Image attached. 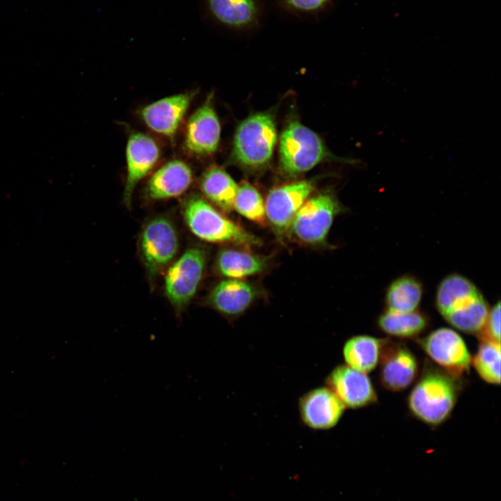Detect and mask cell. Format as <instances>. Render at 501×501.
Returning a JSON list of instances; mask_svg holds the SVG:
<instances>
[{
	"instance_id": "ba28073f",
	"label": "cell",
	"mask_w": 501,
	"mask_h": 501,
	"mask_svg": "<svg viewBox=\"0 0 501 501\" xmlns=\"http://www.w3.org/2000/svg\"><path fill=\"white\" fill-rule=\"evenodd\" d=\"M139 248L147 274L153 280L177 253L179 239L173 223L164 216L150 219L141 232Z\"/></svg>"
},
{
	"instance_id": "9c48e42d",
	"label": "cell",
	"mask_w": 501,
	"mask_h": 501,
	"mask_svg": "<svg viewBox=\"0 0 501 501\" xmlns=\"http://www.w3.org/2000/svg\"><path fill=\"white\" fill-rule=\"evenodd\" d=\"M427 355L454 378L467 373L472 358L462 337L454 330L438 328L419 342Z\"/></svg>"
},
{
	"instance_id": "7a4b0ae2",
	"label": "cell",
	"mask_w": 501,
	"mask_h": 501,
	"mask_svg": "<svg viewBox=\"0 0 501 501\" xmlns=\"http://www.w3.org/2000/svg\"><path fill=\"white\" fill-rule=\"evenodd\" d=\"M455 379L443 370L429 369L424 372L408 397L411 413L430 426L446 421L457 401L459 388Z\"/></svg>"
},
{
	"instance_id": "8fae6325",
	"label": "cell",
	"mask_w": 501,
	"mask_h": 501,
	"mask_svg": "<svg viewBox=\"0 0 501 501\" xmlns=\"http://www.w3.org/2000/svg\"><path fill=\"white\" fill-rule=\"evenodd\" d=\"M297 406L301 422L315 431L334 428L346 409L344 404L326 385L305 392L299 397Z\"/></svg>"
},
{
	"instance_id": "277c9868",
	"label": "cell",
	"mask_w": 501,
	"mask_h": 501,
	"mask_svg": "<svg viewBox=\"0 0 501 501\" xmlns=\"http://www.w3.org/2000/svg\"><path fill=\"white\" fill-rule=\"evenodd\" d=\"M276 139L275 122L270 113H259L250 116L237 129L233 157L245 167H262L271 159Z\"/></svg>"
},
{
	"instance_id": "30bf717a",
	"label": "cell",
	"mask_w": 501,
	"mask_h": 501,
	"mask_svg": "<svg viewBox=\"0 0 501 501\" xmlns=\"http://www.w3.org/2000/svg\"><path fill=\"white\" fill-rule=\"evenodd\" d=\"M315 188L312 180H299L272 189L264 201L267 221L276 235L283 239L305 201Z\"/></svg>"
},
{
	"instance_id": "4fadbf2b",
	"label": "cell",
	"mask_w": 501,
	"mask_h": 501,
	"mask_svg": "<svg viewBox=\"0 0 501 501\" xmlns=\"http://www.w3.org/2000/svg\"><path fill=\"white\" fill-rule=\"evenodd\" d=\"M212 94L188 120L184 145L186 150L197 156L214 153L218 145L221 125L212 105Z\"/></svg>"
},
{
	"instance_id": "7402d4cb",
	"label": "cell",
	"mask_w": 501,
	"mask_h": 501,
	"mask_svg": "<svg viewBox=\"0 0 501 501\" xmlns=\"http://www.w3.org/2000/svg\"><path fill=\"white\" fill-rule=\"evenodd\" d=\"M200 189L205 196L221 210L230 212L238 185L223 168L212 166L202 175Z\"/></svg>"
},
{
	"instance_id": "8992f818",
	"label": "cell",
	"mask_w": 501,
	"mask_h": 501,
	"mask_svg": "<svg viewBox=\"0 0 501 501\" xmlns=\"http://www.w3.org/2000/svg\"><path fill=\"white\" fill-rule=\"evenodd\" d=\"M327 152L321 138L299 122H292L280 140V164L283 173L294 177L310 170Z\"/></svg>"
},
{
	"instance_id": "cb8c5ba5",
	"label": "cell",
	"mask_w": 501,
	"mask_h": 501,
	"mask_svg": "<svg viewBox=\"0 0 501 501\" xmlns=\"http://www.w3.org/2000/svg\"><path fill=\"white\" fill-rule=\"evenodd\" d=\"M214 15L232 26H242L251 22L256 13L253 0H208Z\"/></svg>"
},
{
	"instance_id": "2e32d148",
	"label": "cell",
	"mask_w": 501,
	"mask_h": 501,
	"mask_svg": "<svg viewBox=\"0 0 501 501\" xmlns=\"http://www.w3.org/2000/svg\"><path fill=\"white\" fill-rule=\"evenodd\" d=\"M380 362L381 382L390 391L404 390L418 376L417 358L404 345L389 344L386 341Z\"/></svg>"
},
{
	"instance_id": "603a6c76",
	"label": "cell",
	"mask_w": 501,
	"mask_h": 501,
	"mask_svg": "<svg viewBox=\"0 0 501 501\" xmlns=\"http://www.w3.org/2000/svg\"><path fill=\"white\" fill-rule=\"evenodd\" d=\"M376 323L380 330L390 336L413 338L427 328L429 318L418 310L409 312L385 310L379 316Z\"/></svg>"
},
{
	"instance_id": "484cf974",
	"label": "cell",
	"mask_w": 501,
	"mask_h": 501,
	"mask_svg": "<svg viewBox=\"0 0 501 501\" xmlns=\"http://www.w3.org/2000/svg\"><path fill=\"white\" fill-rule=\"evenodd\" d=\"M233 209L244 217L260 225H266L264 201L258 190L247 181L237 187Z\"/></svg>"
},
{
	"instance_id": "3957f363",
	"label": "cell",
	"mask_w": 501,
	"mask_h": 501,
	"mask_svg": "<svg viewBox=\"0 0 501 501\" xmlns=\"http://www.w3.org/2000/svg\"><path fill=\"white\" fill-rule=\"evenodd\" d=\"M182 212L189 229L203 241L232 244L246 249L262 244L260 239L223 215L202 197L193 196L188 198Z\"/></svg>"
},
{
	"instance_id": "d6986e66",
	"label": "cell",
	"mask_w": 501,
	"mask_h": 501,
	"mask_svg": "<svg viewBox=\"0 0 501 501\" xmlns=\"http://www.w3.org/2000/svg\"><path fill=\"white\" fill-rule=\"evenodd\" d=\"M268 257L235 248L221 250L215 260L217 273L225 278L243 279L265 271Z\"/></svg>"
},
{
	"instance_id": "44dd1931",
	"label": "cell",
	"mask_w": 501,
	"mask_h": 501,
	"mask_svg": "<svg viewBox=\"0 0 501 501\" xmlns=\"http://www.w3.org/2000/svg\"><path fill=\"white\" fill-rule=\"evenodd\" d=\"M423 286L415 277L406 274L392 280L385 292V310L397 312L417 310L422 299Z\"/></svg>"
},
{
	"instance_id": "5bb4252c",
	"label": "cell",
	"mask_w": 501,
	"mask_h": 501,
	"mask_svg": "<svg viewBox=\"0 0 501 501\" xmlns=\"http://www.w3.org/2000/svg\"><path fill=\"white\" fill-rule=\"evenodd\" d=\"M260 296L258 289L242 279L226 278L211 290L207 304L229 320L244 315Z\"/></svg>"
},
{
	"instance_id": "52a82bcc",
	"label": "cell",
	"mask_w": 501,
	"mask_h": 501,
	"mask_svg": "<svg viewBox=\"0 0 501 501\" xmlns=\"http://www.w3.org/2000/svg\"><path fill=\"white\" fill-rule=\"evenodd\" d=\"M207 256L198 247L186 250L168 268L164 278L166 296L180 315L195 296L205 269Z\"/></svg>"
},
{
	"instance_id": "4316f807",
	"label": "cell",
	"mask_w": 501,
	"mask_h": 501,
	"mask_svg": "<svg viewBox=\"0 0 501 501\" xmlns=\"http://www.w3.org/2000/svg\"><path fill=\"white\" fill-rule=\"evenodd\" d=\"M480 340L486 339L500 342V302L490 308L482 331L478 335Z\"/></svg>"
},
{
	"instance_id": "9a60e30c",
	"label": "cell",
	"mask_w": 501,
	"mask_h": 501,
	"mask_svg": "<svg viewBox=\"0 0 501 501\" xmlns=\"http://www.w3.org/2000/svg\"><path fill=\"white\" fill-rule=\"evenodd\" d=\"M160 155L157 143L143 133L132 134L126 146L127 178L123 199L130 207L132 196L137 184L153 168Z\"/></svg>"
},
{
	"instance_id": "d4e9b609",
	"label": "cell",
	"mask_w": 501,
	"mask_h": 501,
	"mask_svg": "<svg viewBox=\"0 0 501 501\" xmlns=\"http://www.w3.org/2000/svg\"><path fill=\"white\" fill-rule=\"evenodd\" d=\"M478 350L473 357L472 365L479 376L486 382L500 383V342L481 339Z\"/></svg>"
},
{
	"instance_id": "5b68a950",
	"label": "cell",
	"mask_w": 501,
	"mask_h": 501,
	"mask_svg": "<svg viewBox=\"0 0 501 501\" xmlns=\"http://www.w3.org/2000/svg\"><path fill=\"white\" fill-rule=\"evenodd\" d=\"M344 210L334 195L326 192L315 194L300 207L287 234L303 244L321 245L326 240L335 216Z\"/></svg>"
},
{
	"instance_id": "e0dca14e",
	"label": "cell",
	"mask_w": 501,
	"mask_h": 501,
	"mask_svg": "<svg viewBox=\"0 0 501 501\" xmlns=\"http://www.w3.org/2000/svg\"><path fill=\"white\" fill-rule=\"evenodd\" d=\"M194 93L166 97L143 107L140 116L153 132L173 138L185 116Z\"/></svg>"
},
{
	"instance_id": "ac0fdd59",
	"label": "cell",
	"mask_w": 501,
	"mask_h": 501,
	"mask_svg": "<svg viewBox=\"0 0 501 501\" xmlns=\"http://www.w3.org/2000/svg\"><path fill=\"white\" fill-rule=\"evenodd\" d=\"M192 180L190 167L182 161L173 160L152 175L147 183L145 193L153 200L178 197L188 190Z\"/></svg>"
},
{
	"instance_id": "7c38bea8",
	"label": "cell",
	"mask_w": 501,
	"mask_h": 501,
	"mask_svg": "<svg viewBox=\"0 0 501 501\" xmlns=\"http://www.w3.org/2000/svg\"><path fill=\"white\" fill-rule=\"evenodd\" d=\"M324 382L346 408H361L377 401L375 388L367 374L345 364L334 367Z\"/></svg>"
},
{
	"instance_id": "ffe728a7",
	"label": "cell",
	"mask_w": 501,
	"mask_h": 501,
	"mask_svg": "<svg viewBox=\"0 0 501 501\" xmlns=\"http://www.w3.org/2000/svg\"><path fill=\"white\" fill-rule=\"evenodd\" d=\"M385 343L383 339L367 335L349 337L342 350L345 365L365 374L372 372L380 362Z\"/></svg>"
},
{
	"instance_id": "83f0119b",
	"label": "cell",
	"mask_w": 501,
	"mask_h": 501,
	"mask_svg": "<svg viewBox=\"0 0 501 501\" xmlns=\"http://www.w3.org/2000/svg\"><path fill=\"white\" fill-rule=\"evenodd\" d=\"M328 0H287L294 8L301 10H315L321 7Z\"/></svg>"
},
{
	"instance_id": "6da1fadb",
	"label": "cell",
	"mask_w": 501,
	"mask_h": 501,
	"mask_svg": "<svg viewBox=\"0 0 501 501\" xmlns=\"http://www.w3.org/2000/svg\"><path fill=\"white\" fill-rule=\"evenodd\" d=\"M435 305L440 315L454 328L479 335L487 318L489 306L477 287L466 277L452 273L439 283Z\"/></svg>"
}]
</instances>
